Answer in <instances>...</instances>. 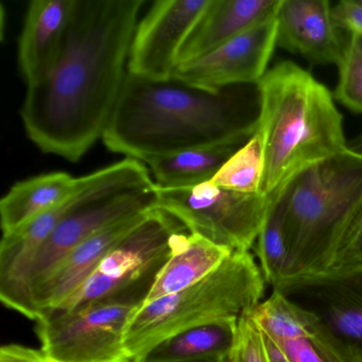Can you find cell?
<instances>
[{"label": "cell", "mask_w": 362, "mask_h": 362, "mask_svg": "<svg viewBox=\"0 0 362 362\" xmlns=\"http://www.w3.org/2000/svg\"><path fill=\"white\" fill-rule=\"evenodd\" d=\"M144 0H76L54 71L27 86L21 117L44 153L77 163L103 139L126 77Z\"/></svg>", "instance_id": "6da1fadb"}, {"label": "cell", "mask_w": 362, "mask_h": 362, "mask_svg": "<svg viewBox=\"0 0 362 362\" xmlns=\"http://www.w3.org/2000/svg\"><path fill=\"white\" fill-rule=\"evenodd\" d=\"M243 86L209 92L175 76L152 80L127 71L103 141L110 151L146 162L255 134Z\"/></svg>", "instance_id": "7a4b0ae2"}, {"label": "cell", "mask_w": 362, "mask_h": 362, "mask_svg": "<svg viewBox=\"0 0 362 362\" xmlns=\"http://www.w3.org/2000/svg\"><path fill=\"white\" fill-rule=\"evenodd\" d=\"M256 88L264 154L260 192L274 200L307 169L346 151L347 141L332 93L296 63L268 69Z\"/></svg>", "instance_id": "3957f363"}, {"label": "cell", "mask_w": 362, "mask_h": 362, "mask_svg": "<svg viewBox=\"0 0 362 362\" xmlns=\"http://www.w3.org/2000/svg\"><path fill=\"white\" fill-rule=\"evenodd\" d=\"M288 262L277 289L324 274L362 215V158L342 152L298 175L279 197Z\"/></svg>", "instance_id": "277c9868"}, {"label": "cell", "mask_w": 362, "mask_h": 362, "mask_svg": "<svg viewBox=\"0 0 362 362\" xmlns=\"http://www.w3.org/2000/svg\"><path fill=\"white\" fill-rule=\"evenodd\" d=\"M266 279L250 252H233L194 285L146 303L131 317L124 343L133 361L184 330L252 313L264 293Z\"/></svg>", "instance_id": "5b68a950"}, {"label": "cell", "mask_w": 362, "mask_h": 362, "mask_svg": "<svg viewBox=\"0 0 362 362\" xmlns=\"http://www.w3.org/2000/svg\"><path fill=\"white\" fill-rule=\"evenodd\" d=\"M188 232L173 216L153 209L147 219L118 243L81 288L57 310L90 302L143 306L163 267Z\"/></svg>", "instance_id": "8992f818"}, {"label": "cell", "mask_w": 362, "mask_h": 362, "mask_svg": "<svg viewBox=\"0 0 362 362\" xmlns=\"http://www.w3.org/2000/svg\"><path fill=\"white\" fill-rule=\"evenodd\" d=\"M156 209L177 218L190 234L232 252H250L255 245L270 207L264 194H243L213 185L169 189L156 185Z\"/></svg>", "instance_id": "52a82bcc"}, {"label": "cell", "mask_w": 362, "mask_h": 362, "mask_svg": "<svg viewBox=\"0 0 362 362\" xmlns=\"http://www.w3.org/2000/svg\"><path fill=\"white\" fill-rule=\"evenodd\" d=\"M139 307L90 302L42 313L35 320L41 351L59 362H132L124 334Z\"/></svg>", "instance_id": "ba28073f"}, {"label": "cell", "mask_w": 362, "mask_h": 362, "mask_svg": "<svg viewBox=\"0 0 362 362\" xmlns=\"http://www.w3.org/2000/svg\"><path fill=\"white\" fill-rule=\"evenodd\" d=\"M211 1H156L135 29L127 71L152 80L173 77L184 42Z\"/></svg>", "instance_id": "9c48e42d"}, {"label": "cell", "mask_w": 362, "mask_h": 362, "mask_svg": "<svg viewBox=\"0 0 362 362\" xmlns=\"http://www.w3.org/2000/svg\"><path fill=\"white\" fill-rule=\"evenodd\" d=\"M276 41L275 16L209 54L177 65L173 76L209 92L235 86H256L268 71Z\"/></svg>", "instance_id": "30bf717a"}, {"label": "cell", "mask_w": 362, "mask_h": 362, "mask_svg": "<svg viewBox=\"0 0 362 362\" xmlns=\"http://www.w3.org/2000/svg\"><path fill=\"white\" fill-rule=\"evenodd\" d=\"M251 315L290 362H360L313 311L279 290H273Z\"/></svg>", "instance_id": "8fae6325"}, {"label": "cell", "mask_w": 362, "mask_h": 362, "mask_svg": "<svg viewBox=\"0 0 362 362\" xmlns=\"http://www.w3.org/2000/svg\"><path fill=\"white\" fill-rule=\"evenodd\" d=\"M152 211H139L105 226L63 258L33 289L37 319L42 313L61 308L88 281L103 258L139 228Z\"/></svg>", "instance_id": "7c38bea8"}, {"label": "cell", "mask_w": 362, "mask_h": 362, "mask_svg": "<svg viewBox=\"0 0 362 362\" xmlns=\"http://www.w3.org/2000/svg\"><path fill=\"white\" fill-rule=\"evenodd\" d=\"M313 311L360 362H362V273L317 277L279 290Z\"/></svg>", "instance_id": "4fadbf2b"}, {"label": "cell", "mask_w": 362, "mask_h": 362, "mask_svg": "<svg viewBox=\"0 0 362 362\" xmlns=\"http://www.w3.org/2000/svg\"><path fill=\"white\" fill-rule=\"evenodd\" d=\"M279 47L311 64H339L344 46L327 0H281L276 13Z\"/></svg>", "instance_id": "5bb4252c"}, {"label": "cell", "mask_w": 362, "mask_h": 362, "mask_svg": "<svg viewBox=\"0 0 362 362\" xmlns=\"http://www.w3.org/2000/svg\"><path fill=\"white\" fill-rule=\"evenodd\" d=\"M76 0H33L18 40V65L27 86L47 77L58 63Z\"/></svg>", "instance_id": "9a60e30c"}, {"label": "cell", "mask_w": 362, "mask_h": 362, "mask_svg": "<svg viewBox=\"0 0 362 362\" xmlns=\"http://www.w3.org/2000/svg\"><path fill=\"white\" fill-rule=\"evenodd\" d=\"M281 0H211L179 52L177 62H189L230 40L273 20Z\"/></svg>", "instance_id": "2e32d148"}, {"label": "cell", "mask_w": 362, "mask_h": 362, "mask_svg": "<svg viewBox=\"0 0 362 362\" xmlns=\"http://www.w3.org/2000/svg\"><path fill=\"white\" fill-rule=\"evenodd\" d=\"M77 184L78 177L67 173H45L14 184L0 201L3 236L64 202Z\"/></svg>", "instance_id": "e0dca14e"}, {"label": "cell", "mask_w": 362, "mask_h": 362, "mask_svg": "<svg viewBox=\"0 0 362 362\" xmlns=\"http://www.w3.org/2000/svg\"><path fill=\"white\" fill-rule=\"evenodd\" d=\"M232 253L230 250L216 245L204 237L183 233L175 253L158 273L144 304L170 296L202 281Z\"/></svg>", "instance_id": "ac0fdd59"}, {"label": "cell", "mask_w": 362, "mask_h": 362, "mask_svg": "<svg viewBox=\"0 0 362 362\" xmlns=\"http://www.w3.org/2000/svg\"><path fill=\"white\" fill-rule=\"evenodd\" d=\"M250 139L251 137L213 147L156 156L144 163L151 170L158 187L169 189L194 187L211 182L223 165Z\"/></svg>", "instance_id": "d6986e66"}, {"label": "cell", "mask_w": 362, "mask_h": 362, "mask_svg": "<svg viewBox=\"0 0 362 362\" xmlns=\"http://www.w3.org/2000/svg\"><path fill=\"white\" fill-rule=\"evenodd\" d=\"M238 321L221 320L184 330L135 362H219L234 347Z\"/></svg>", "instance_id": "ffe728a7"}, {"label": "cell", "mask_w": 362, "mask_h": 362, "mask_svg": "<svg viewBox=\"0 0 362 362\" xmlns=\"http://www.w3.org/2000/svg\"><path fill=\"white\" fill-rule=\"evenodd\" d=\"M255 252L266 283L281 287L288 262L287 239L281 199L271 200L266 220L255 243Z\"/></svg>", "instance_id": "44dd1931"}, {"label": "cell", "mask_w": 362, "mask_h": 362, "mask_svg": "<svg viewBox=\"0 0 362 362\" xmlns=\"http://www.w3.org/2000/svg\"><path fill=\"white\" fill-rule=\"evenodd\" d=\"M264 173V145L258 133L238 150L211 183L243 194H259Z\"/></svg>", "instance_id": "7402d4cb"}, {"label": "cell", "mask_w": 362, "mask_h": 362, "mask_svg": "<svg viewBox=\"0 0 362 362\" xmlns=\"http://www.w3.org/2000/svg\"><path fill=\"white\" fill-rule=\"evenodd\" d=\"M338 67L334 99L351 112L362 114V35L351 33Z\"/></svg>", "instance_id": "603a6c76"}, {"label": "cell", "mask_w": 362, "mask_h": 362, "mask_svg": "<svg viewBox=\"0 0 362 362\" xmlns=\"http://www.w3.org/2000/svg\"><path fill=\"white\" fill-rule=\"evenodd\" d=\"M361 273L362 215L349 228L337 247L325 272L320 277L347 276Z\"/></svg>", "instance_id": "cb8c5ba5"}, {"label": "cell", "mask_w": 362, "mask_h": 362, "mask_svg": "<svg viewBox=\"0 0 362 362\" xmlns=\"http://www.w3.org/2000/svg\"><path fill=\"white\" fill-rule=\"evenodd\" d=\"M223 362H270L264 351L262 332L251 313L239 319L236 342Z\"/></svg>", "instance_id": "d4e9b609"}, {"label": "cell", "mask_w": 362, "mask_h": 362, "mask_svg": "<svg viewBox=\"0 0 362 362\" xmlns=\"http://www.w3.org/2000/svg\"><path fill=\"white\" fill-rule=\"evenodd\" d=\"M332 18L337 28L362 35V8L353 0H343L332 7Z\"/></svg>", "instance_id": "484cf974"}, {"label": "cell", "mask_w": 362, "mask_h": 362, "mask_svg": "<svg viewBox=\"0 0 362 362\" xmlns=\"http://www.w3.org/2000/svg\"><path fill=\"white\" fill-rule=\"evenodd\" d=\"M0 362H59L46 356L41 349L21 344L4 345L0 349Z\"/></svg>", "instance_id": "4316f807"}, {"label": "cell", "mask_w": 362, "mask_h": 362, "mask_svg": "<svg viewBox=\"0 0 362 362\" xmlns=\"http://www.w3.org/2000/svg\"><path fill=\"white\" fill-rule=\"evenodd\" d=\"M260 332H262L264 351H266L267 357H268L269 361L290 362L287 356H286V354L284 353L283 349H281V347L279 346V345L277 344V343L275 342V341L273 340L269 334H267L266 332H262V329H260Z\"/></svg>", "instance_id": "83f0119b"}, {"label": "cell", "mask_w": 362, "mask_h": 362, "mask_svg": "<svg viewBox=\"0 0 362 362\" xmlns=\"http://www.w3.org/2000/svg\"><path fill=\"white\" fill-rule=\"evenodd\" d=\"M347 150L351 151V153L362 158V133L358 135L356 139H354L353 141L347 143Z\"/></svg>", "instance_id": "f1b7e54d"}, {"label": "cell", "mask_w": 362, "mask_h": 362, "mask_svg": "<svg viewBox=\"0 0 362 362\" xmlns=\"http://www.w3.org/2000/svg\"><path fill=\"white\" fill-rule=\"evenodd\" d=\"M354 3L356 5L359 6L360 8H362V0H353Z\"/></svg>", "instance_id": "f546056e"}, {"label": "cell", "mask_w": 362, "mask_h": 362, "mask_svg": "<svg viewBox=\"0 0 362 362\" xmlns=\"http://www.w3.org/2000/svg\"><path fill=\"white\" fill-rule=\"evenodd\" d=\"M222 360H223V359L220 360V361H219V362H223V361H222Z\"/></svg>", "instance_id": "4dcf8cb0"}, {"label": "cell", "mask_w": 362, "mask_h": 362, "mask_svg": "<svg viewBox=\"0 0 362 362\" xmlns=\"http://www.w3.org/2000/svg\"><path fill=\"white\" fill-rule=\"evenodd\" d=\"M132 362H135V361H132Z\"/></svg>", "instance_id": "1f68e13d"}]
</instances>
